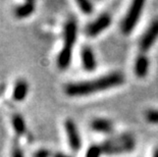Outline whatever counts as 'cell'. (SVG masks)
I'll return each instance as SVG.
<instances>
[{
	"instance_id": "obj_19",
	"label": "cell",
	"mask_w": 158,
	"mask_h": 157,
	"mask_svg": "<svg viewBox=\"0 0 158 157\" xmlns=\"http://www.w3.org/2000/svg\"><path fill=\"white\" fill-rule=\"evenodd\" d=\"M53 157H72V156L66 155V154H64V153H60V152H58V153H55V154L53 155Z\"/></svg>"
},
{
	"instance_id": "obj_7",
	"label": "cell",
	"mask_w": 158,
	"mask_h": 157,
	"mask_svg": "<svg viewBox=\"0 0 158 157\" xmlns=\"http://www.w3.org/2000/svg\"><path fill=\"white\" fill-rule=\"evenodd\" d=\"M110 24H111V16L108 13H103L86 27V34L89 37H96L108 28Z\"/></svg>"
},
{
	"instance_id": "obj_10",
	"label": "cell",
	"mask_w": 158,
	"mask_h": 157,
	"mask_svg": "<svg viewBox=\"0 0 158 157\" xmlns=\"http://www.w3.org/2000/svg\"><path fill=\"white\" fill-rule=\"evenodd\" d=\"M93 131L101 134H110L113 132V123L106 118H95L91 122Z\"/></svg>"
},
{
	"instance_id": "obj_6",
	"label": "cell",
	"mask_w": 158,
	"mask_h": 157,
	"mask_svg": "<svg viewBox=\"0 0 158 157\" xmlns=\"http://www.w3.org/2000/svg\"><path fill=\"white\" fill-rule=\"evenodd\" d=\"M64 129L70 149L73 152H78L82 148V138L79 133L78 126L73 119H66L64 122Z\"/></svg>"
},
{
	"instance_id": "obj_4",
	"label": "cell",
	"mask_w": 158,
	"mask_h": 157,
	"mask_svg": "<svg viewBox=\"0 0 158 157\" xmlns=\"http://www.w3.org/2000/svg\"><path fill=\"white\" fill-rule=\"evenodd\" d=\"M144 4H145V2L142 0H137V1H134L132 3L122 24V31L124 35H130L133 30L135 29L140 19L141 13L143 11Z\"/></svg>"
},
{
	"instance_id": "obj_21",
	"label": "cell",
	"mask_w": 158,
	"mask_h": 157,
	"mask_svg": "<svg viewBox=\"0 0 158 157\" xmlns=\"http://www.w3.org/2000/svg\"><path fill=\"white\" fill-rule=\"evenodd\" d=\"M0 94H1V89H0Z\"/></svg>"
},
{
	"instance_id": "obj_1",
	"label": "cell",
	"mask_w": 158,
	"mask_h": 157,
	"mask_svg": "<svg viewBox=\"0 0 158 157\" xmlns=\"http://www.w3.org/2000/svg\"><path fill=\"white\" fill-rule=\"evenodd\" d=\"M124 82V76L119 72L109 73L101 78L92 80V81L80 82V83H70L64 88L66 95L70 97L86 96L91 95L93 93H98L107 90L109 88L122 85Z\"/></svg>"
},
{
	"instance_id": "obj_9",
	"label": "cell",
	"mask_w": 158,
	"mask_h": 157,
	"mask_svg": "<svg viewBox=\"0 0 158 157\" xmlns=\"http://www.w3.org/2000/svg\"><path fill=\"white\" fill-rule=\"evenodd\" d=\"M149 59L145 54H140L135 60V65H134V72L135 75L140 79L145 78L149 72Z\"/></svg>"
},
{
	"instance_id": "obj_5",
	"label": "cell",
	"mask_w": 158,
	"mask_h": 157,
	"mask_svg": "<svg viewBox=\"0 0 158 157\" xmlns=\"http://www.w3.org/2000/svg\"><path fill=\"white\" fill-rule=\"evenodd\" d=\"M157 39H158V19H154L151 23L149 28L146 30V32L144 33V35L141 38L139 43L141 52L143 54H145L147 51H149V49L152 47Z\"/></svg>"
},
{
	"instance_id": "obj_15",
	"label": "cell",
	"mask_w": 158,
	"mask_h": 157,
	"mask_svg": "<svg viewBox=\"0 0 158 157\" xmlns=\"http://www.w3.org/2000/svg\"><path fill=\"white\" fill-rule=\"evenodd\" d=\"M78 5L80 9L82 10V12L86 13V14H91L93 12V4L91 3L90 1H85V0H79L78 2Z\"/></svg>"
},
{
	"instance_id": "obj_8",
	"label": "cell",
	"mask_w": 158,
	"mask_h": 157,
	"mask_svg": "<svg viewBox=\"0 0 158 157\" xmlns=\"http://www.w3.org/2000/svg\"><path fill=\"white\" fill-rule=\"evenodd\" d=\"M81 58H82V64L83 68L88 72H92L96 68L97 61L94 55L93 50L91 49L89 46H85L83 47L82 51H81Z\"/></svg>"
},
{
	"instance_id": "obj_20",
	"label": "cell",
	"mask_w": 158,
	"mask_h": 157,
	"mask_svg": "<svg viewBox=\"0 0 158 157\" xmlns=\"http://www.w3.org/2000/svg\"><path fill=\"white\" fill-rule=\"evenodd\" d=\"M152 157H158V148H156L155 150H154Z\"/></svg>"
},
{
	"instance_id": "obj_2",
	"label": "cell",
	"mask_w": 158,
	"mask_h": 157,
	"mask_svg": "<svg viewBox=\"0 0 158 157\" xmlns=\"http://www.w3.org/2000/svg\"><path fill=\"white\" fill-rule=\"evenodd\" d=\"M77 34H78V27L75 19H70L64 25L63 30V47L60 50L57 56V66L60 69H66L72 62L73 50L76 44Z\"/></svg>"
},
{
	"instance_id": "obj_14",
	"label": "cell",
	"mask_w": 158,
	"mask_h": 157,
	"mask_svg": "<svg viewBox=\"0 0 158 157\" xmlns=\"http://www.w3.org/2000/svg\"><path fill=\"white\" fill-rule=\"evenodd\" d=\"M103 153L102 147L99 145H91L86 152L85 157H101Z\"/></svg>"
},
{
	"instance_id": "obj_12",
	"label": "cell",
	"mask_w": 158,
	"mask_h": 157,
	"mask_svg": "<svg viewBox=\"0 0 158 157\" xmlns=\"http://www.w3.org/2000/svg\"><path fill=\"white\" fill-rule=\"evenodd\" d=\"M36 4L34 1H27L23 4L16 6L15 9V15L18 19H27L30 15L33 14L35 11Z\"/></svg>"
},
{
	"instance_id": "obj_13",
	"label": "cell",
	"mask_w": 158,
	"mask_h": 157,
	"mask_svg": "<svg viewBox=\"0 0 158 157\" xmlns=\"http://www.w3.org/2000/svg\"><path fill=\"white\" fill-rule=\"evenodd\" d=\"M11 126L16 136H23L25 135L27 131V125L25 122V118L21 114H15L11 118Z\"/></svg>"
},
{
	"instance_id": "obj_16",
	"label": "cell",
	"mask_w": 158,
	"mask_h": 157,
	"mask_svg": "<svg viewBox=\"0 0 158 157\" xmlns=\"http://www.w3.org/2000/svg\"><path fill=\"white\" fill-rule=\"evenodd\" d=\"M146 119L151 123L158 125V109H151L146 112Z\"/></svg>"
},
{
	"instance_id": "obj_18",
	"label": "cell",
	"mask_w": 158,
	"mask_h": 157,
	"mask_svg": "<svg viewBox=\"0 0 158 157\" xmlns=\"http://www.w3.org/2000/svg\"><path fill=\"white\" fill-rule=\"evenodd\" d=\"M51 156V153H50L49 150L47 149H39L34 153L33 157H50Z\"/></svg>"
},
{
	"instance_id": "obj_11",
	"label": "cell",
	"mask_w": 158,
	"mask_h": 157,
	"mask_svg": "<svg viewBox=\"0 0 158 157\" xmlns=\"http://www.w3.org/2000/svg\"><path fill=\"white\" fill-rule=\"evenodd\" d=\"M29 93V85L25 80H19L15 83L12 91V98L15 101H23Z\"/></svg>"
},
{
	"instance_id": "obj_17",
	"label": "cell",
	"mask_w": 158,
	"mask_h": 157,
	"mask_svg": "<svg viewBox=\"0 0 158 157\" xmlns=\"http://www.w3.org/2000/svg\"><path fill=\"white\" fill-rule=\"evenodd\" d=\"M11 157H25L23 151L22 150L21 147H19V144L13 145L12 150H11Z\"/></svg>"
},
{
	"instance_id": "obj_3",
	"label": "cell",
	"mask_w": 158,
	"mask_h": 157,
	"mask_svg": "<svg viewBox=\"0 0 158 157\" xmlns=\"http://www.w3.org/2000/svg\"><path fill=\"white\" fill-rule=\"evenodd\" d=\"M101 147L103 153L107 155L122 154L133 151L136 147V141L131 134H122L106 140Z\"/></svg>"
}]
</instances>
